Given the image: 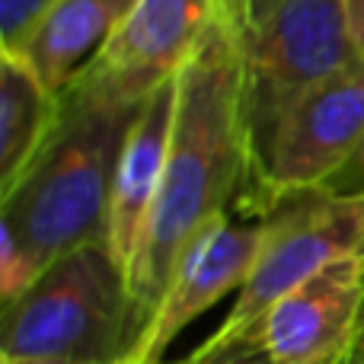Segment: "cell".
<instances>
[{
  "label": "cell",
  "instance_id": "obj_2",
  "mask_svg": "<svg viewBox=\"0 0 364 364\" xmlns=\"http://www.w3.org/2000/svg\"><path fill=\"white\" fill-rule=\"evenodd\" d=\"M58 100L48 141L0 195V233L19 246L36 275L77 246L106 240L122 147L147 102L125 100L83 74Z\"/></svg>",
  "mask_w": 364,
  "mask_h": 364
},
{
  "label": "cell",
  "instance_id": "obj_17",
  "mask_svg": "<svg viewBox=\"0 0 364 364\" xmlns=\"http://www.w3.org/2000/svg\"><path fill=\"white\" fill-rule=\"evenodd\" d=\"M0 364H90V361H68V358H4Z\"/></svg>",
  "mask_w": 364,
  "mask_h": 364
},
{
  "label": "cell",
  "instance_id": "obj_18",
  "mask_svg": "<svg viewBox=\"0 0 364 364\" xmlns=\"http://www.w3.org/2000/svg\"><path fill=\"white\" fill-rule=\"evenodd\" d=\"M358 358H364V307H361V320H358V336H355V348H352V361L355 364Z\"/></svg>",
  "mask_w": 364,
  "mask_h": 364
},
{
  "label": "cell",
  "instance_id": "obj_8",
  "mask_svg": "<svg viewBox=\"0 0 364 364\" xmlns=\"http://www.w3.org/2000/svg\"><path fill=\"white\" fill-rule=\"evenodd\" d=\"M262 218L240 224L230 220V211L218 214L182 252L157 314L122 364H164L166 348L188 323L198 320L230 291L243 288L262 246Z\"/></svg>",
  "mask_w": 364,
  "mask_h": 364
},
{
  "label": "cell",
  "instance_id": "obj_4",
  "mask_svg": "<svg viewBox=\"0 0 364 364\" xmlns=\"http://www.w3.org/2000/svg\"><path fill=\"white\" fill-rule=\"evenodd\" d=\"M240 48L252 173L288 109L361 55L348 32L342 0H282L250 36H240Z\"/></svg>",
  "mask_w": 364,
  "mask_h": 364
},
{
  "label": "cell",
  "instance_id": "obj_12",
  "mask_svg": "<svg viewBox=\"0 0 364 364\" xmlns=\"http://www.w3.org/2000/svg\"><path fill=\"white\" fill-rule=\"evenodd\" d=\"M58 102L23 55L0 48V195L16 186L48 141Z\"/></svg>",
  "mask_w": 364,
  "mask_h": 364
},
{
  "label": "cell",
  "instance_id": "obj_5",
  "mask_svg": "<svg viewBox=\"0 0 364 364\" xmlns=\"http://www.w3.org/2000/svg\"><path fill=\"white\" fill-rule=\"evenodd\" d=\"M256 252L230 314L214 333H256L259 320L288 291L346 256H364V195H329L323 188L275 201L262 214Z\"/></svg>",
  "mask_w": 364,
  "mask_h": 364
},
{
  "label": "cell",
  "instance_id": "obj_7",
  "mask_svg": "<svg viewBox=\"0 0 364 364\" xmlns=\"http://www.w3.org/2000/svg\"><path fill=\"white\" fill-rule=\"evenodd\" d=\"M220 13L224 0H138L80 74L125 100L144 102L186 68Z\"/></svg>",
  "mask_w": 364,
  "mask_h": 364
},
{
  "label": "cell",
  "instance_id": "obj_14",
  "mask_svg": "<svg viewBox=\"0 0 364 364\" xmlns=\"http://www.w3.org/2000/svg\"><path fill=\"white\" fill-rule=\"evenodd\" d=\"M48 4L51 0H0V32H4L0 48H13Z\"/></svg>",
  "mask_w": 364,
  "mask_h": 364
},
{
  "label": "cell",
  "instance_id": "obj_6",
  "mask_svg": "<svg viewBox=\"0 0 364 364\" xmlns=\"http://www.w3.org/2000/svg\"><path fill=\"white\" fill-rule=\"evenodd\" d=\"M364 138V58L304 93L282 119L265 157L250 173L259 218L275 201L323 188Z\"/></svg>",
  "mask_w": 364,
  "mask_h": 364
},
{
  "label": "cell",
  "instance_id": "obj_19",
  "mask_svg": "<svg viewBox=\"0 0 364 364\" xmlns=\"http://www.w3.org/2000/svg\"><path fill=\"white\" fill-rule=\"evenodd\" d=\"M355 364H364V358H358V361H355Z\"/></svg>",
  "mask_w": 364,
  "mask_h": 364
},
{
  "label": "cell",
  "instance_id": "obj_9",
  "mask_svg": "<svg viewBox=\"0 0 364 364\" xmlns=\"http://www.w3.org/2000/svg\"><path fill=\"white\" fill-rule=\"evenodd\" d=\"M364 307V256H346L301 282L259 320L272 364H348Z\"/></svg>",
  "mask_w": 364,
  "mask_h": 364
},
{
  "label": "cell",
  "instance_id": "obj_1",
  "mask_svg": "<svg viewBox=\"0 0 364 364\" xmlns=\"http://www.w3.org/2000/svg\"><path fill=\"white\" fill-rule=\"evenodd\" d=\"M250 182L243 125V48L230 19L208 29L179 70L176 119L164 182L128 265L132 348L166 294L182 252Z\"/></svg>",
  "mask_w": 364,
  "mask_h": 364
},
{
  "label": "cell",
  "instance_id": "obj_13",
  "mask_svg": "<svg viewBox=\"0 0 364 364\" xmlns=\"http://www.w3.org/2000/svg\"><path fill=\"white\" fill-rule=\"evenodd\" d=\"M164 364H272L259 333L243 336H220L211 333L201 346H195L188 355Z\"/></svg>",
  "mask_w": 364,
  "mask_h": 364
},
{
  "label": "cell",
  "instance_id": "obj_3",
  "mask_svg": "<svg viewBox=\"0 0 364 364\" xmlns=\"http://www.w3.org/2000/svg\"><path fill=\"white\" fill-rule=\"evenodd\" d=\"M4 358L122 364L132 352L128 275L106 240L51 262L23 297L0 307Z\"/></svg>",
  "mask_w": 364,
  "mask_h": 364
},
{
  "label": "cell",
  "instance_id": "obj_15",
  "mask_svg": "<svg viewBox=\"0 0 364 364\" xmlns=\"http://www.w3.org/2000/svg\"><path fill=\"white\" fill-rule=\"evenodd\" d=\"M323 192H329V195H364V138H361V144L355 147L352 157L346 160V166L323 186Z\"/></svg>",
  "mask_w": 364,
  "mask_h": 364
},
{
  "label": "cell",
  "instance_id": "obj_10",
  "mask_svg": "<svg viewBox=\"0 0 364 364\" xmlns=\"http://www.w3.org/2000/svg\"><path fill=\"white\" fill-rule=\"evenodd\" d=\"M176 96L179 74L173 80L160 83L147 96L144 109H141L138 122L128 132L125 147H122L119 170H115L112 182V198H109L106 243L112 250L115 262L125 269V275L134 250H138L141 230L147 224V214L157 201L160 182H164L173 141V119H176Z\"/></svg>",
  "mask_w": 364,
  "mask_h": 364
},
{
  "label": "cell",
  "instance_id": "obj_11",
  "mask_svg": "<svg viewBox=\"0 0 364 364\" xmlns=\"http://www.w3.org/2000/svg\"><path fill=\"white\" fill-rule=\"evenodd\" d=\"M138 0H51L13 48L38 80L61 96L109 45Z\"/></svg>",
  "mask_w": 364,
  "mask_h": 364
},
{
  "label": "cell",
  "instance_id": "obj_16",
  "mask_svg": "<svg viewBox=\"0 0 364 364\" xmlns=\"http://www.w3.org/2000/svg\"><path fill=\"white\" fill-rule=\"evenodd\" d=\"M342 6H346L352 42H355V48H358V55L364 58V0H342Z\"/></svg>",
  "mask_w": 364,
  "mask_h": 364
}]
</instances>
